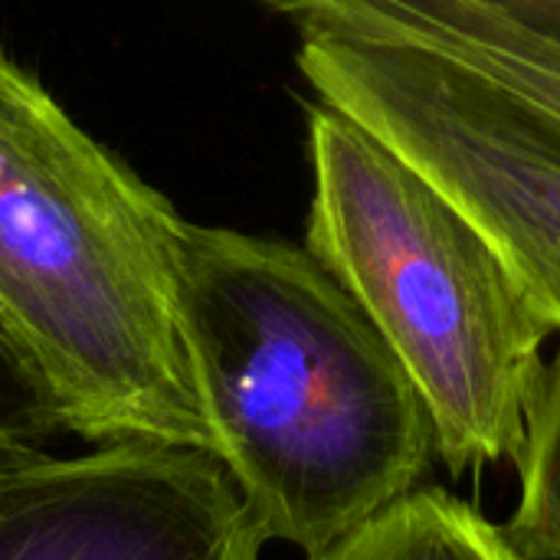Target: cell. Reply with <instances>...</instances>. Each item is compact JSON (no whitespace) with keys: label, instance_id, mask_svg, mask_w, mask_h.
I'll use <instances>...</instances> for the list:
<instances>
[{"label":"cell","instance_id":"1","mask_svg":"<svg viewBox=\"0 0 560 560\" xmlns=\"http://www.w3.org/2000/svg\"><path fill=\"white\" fill-rule=\"evenodd\" d=\"M177 322L213 453L266 541L312 558L440 463L417 384L305 246L187 223Z\"/></svg>","mask_w":560,"mask_h":560},{"label":"cell","instance_id":"2","mask_svg":"<svg viewBox=\"0 0 560 560\" xmlns=\"http://www.w3.org/2000/svg\"><path fill=\"white\" fill-rule=\"evenodd\" d=\"M184 230L164 194L0 52V331L72 436L213 453L177 322Z\"/></svg>","mask_w":560,"mask_h":560},{"label":"cell","instance_id":"3","mask_svg":"<svg viewBox=\"0 0 560 560\" xmlns=\"http://www.w3.org/2000/svg\"><path fill=\"white\" fill-rule=\"evenodd\" d=\"M305 249L390 345L466 476L515 459L555 325L486 230L387 141L318 102L308 112Z\"/></svg>","mask_w":560,"mask_h":560},{"label":"cell","instance_id":"4","mask_svg":"<svg viewBox=\"0 0 560 560\" xmlns=\"http://www.w3.org/2000/svg\"><path fill=\"white\" fill-rule=\"evenodd\" d=\"M299 69L486 230L560 335V144L397 46L302 26Z\"/></svg>","mask_w":560,"mask_h":560},{"label":"cell","instance_id":"5","mask_svg":"<svg viewBox=\"0 0 560 560\" xmlns=\"http://www.w3.org/2000/svg\"><path fill=\"white\" fill-rule=\"evenodd\" d=\"M266 535L203 450L0 446V560H259Z\"/></svg>","mask_w":560,"mask_h":560},{"label":"cell","instance_id":"6","mask_svg":"<svg viewBox=\"0 0 560 560\" xmlns=\"http://www.w3.org/2000/svg\"><path fill=\"white\" fill-rule=\"evenodd\" d=\"M292 16L407 49L560 144V26L499 0H299Z\"/></svg>","mask_w":560,"mask_h":560},{"label":"cell","instance_id":"7","mask_svg":"<svg viewBox=\"0 0 560 560\" xmlns=\"http://www.w3.org/2000/svg\"><path fill=\"white\" fill-rule=\"evenodd\" d=\"M305 560H528L472 502L420 486Z\"/></svg>","mask_w":560,"mask_h":560},{"label":"cell","instance_id":"8","mask_svg":"<svg viewBox=\"0 0 560 560\" xmlns=\"http://www.w3.org/2000/svg\"><path fill=\"white\" fill-rule=\"evenodd\" d=\"M515 466L522 492L502 528L522 558L560 560V335L532 397Z\"/></svg>","mask_w":560,"mask_h":560},{"label":"cell","instance_id":"9","mask_svg":"<svg viewBox=\"0 0 560 560\" xmlns=\"http://www.w3.org/2000/svg\"><path fill=\"white\" fill-rule=\"evenodd\" d=\"M72 436L56 397L0 331V446H56Z\"/></svg>","mask_w":560,"mask_h":560},{"label":"cell","instance_id":"10","mask_svg":"<svg viewBox=\"0 0 560 560\" xmlns=\"http://www.w3.org/2000/svg\"><path fill=\"white\" fill-rule=\"evenodd\" d=\"M525 16H535L541 23H551V26H560V0H499Z\"/></svg>","mask_w":560,"mask_h":560},{"label":"cell","instance_id":"11","mask_svg":"<svg viewBox=\"0 0 560 560\" xmlns=\"http://www.w3.org/2000/svg\"><path fill=\"white\" fill-rule=\"evenodd\" d=\"M262 3H272V7H279V10H285V13H292L299 0H262Z\"/></svg>","mask_w":560,"mask_h":560}]
</instances>
